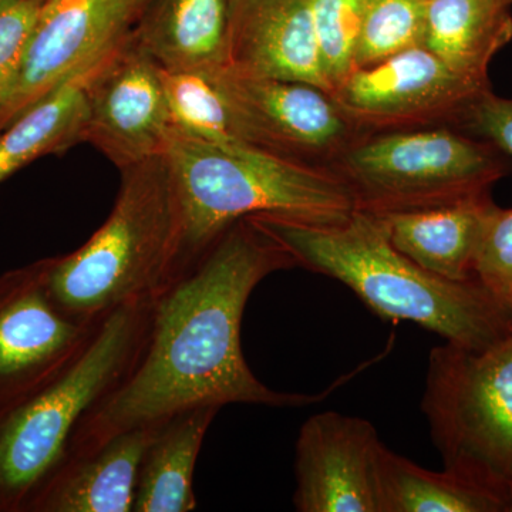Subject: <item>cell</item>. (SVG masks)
<instances>
[{"instance_id":"obj_1","label":"cell","mask_w":512,"mask_h":512,"mask_svg":"<svg viewBox=\"0 0 512 512\" xmlns=\"http://www.w3.org/2000/svg\"><path fill=\"white\" fill-rule=\"evenodd\" d=\"M292 268V256L249 218L231 225L153 303L140 356L80 421L66 458L198 407H302L322 400L320 394L271 389L242 353L249 296L266 276Z\"/></svg>"},{"instance_id":"obj_2","label":"cell","mask_w":512,"mask_h":512,"mask_svg":"<svg viewBox=\"0 0 512 512\" xmlns=\"http://www.w3.org/2000/svg\"><path fill=\"white\" fill-rule=\"evenodd\" d=\"M298 268L348 286L386 320H409L464 348H484L512 330V311L480 282L431 274L390 241L379 215L355 210L335 224L254 215Z\"/></svg>"},{"instance_id":"obj_3","label":"cell","mask_w":512,"mask_h":512,"mask_svg":"<svg viewBox=\"0 0 512 512\" xmlns=\"http://www.w3.org/2000/svg\"><path fill=\"white\" fill-rule=\"evenodd\" d=\"M120 171L106 222L83 247L50 256V295L83 322H100L130 303H154L183 274V217L165 154Z\"/></svg>"},{"instance_id":"obj_4","label":"cell","mask_w":512,"mask_h":512,"mask_svg":"<svg viewBox=\"0 0 512 512\" xmlns=\"http://www.w3.org/2000/svg\"><path fill=\"white\" fill-rule=\"evenodd\" d=\"M164 154L183 217V274L244 218L269 214L335 224L356 210L349 185L328 165L175 130Z\"/></svg>"},{"instance_id":"obj_5","label":"cell","mask_w":512,"mask_h":512,"mask_svg":"<svg viewBox=\"0 0 512 512\" xmlns=\"http://www.w3.org/2000/svg\"><path fill=\"white\" fill-rule=\"evenodd\" d=\"M151 309L153 303H130L111 311L62 375L0 416V512L28 511L62 466L80 421L140 356Z\"/></svg>"},{"instance_id":"obj_6","label":"cell","mask_w":512,"mask_h":512,"mask_svg":"<svg viewBox=\"0 0 512 512\" xmlns=\"http://www.w3.org/2000/svg\"><path fill=\"white\" fill-rule=\"evenodd\" d=\"M329 168L349 185L356 210L382 215L487 194L508 158L490 141L437 126L360 137Z\"/></svg>"},{"instance_id":"obj_7","label":"cell","mask_w":512,"mask_h":512,"mask_svg":"<svg viewBox=\"0 0 512 512\" xmlns=\"http://www.w3.org/2000/svg\"><path fill=\"white\" fill-rule=\"evenodd\" d=\"M421 410L447 470L505 495L512 481V330L484 348L431 349Z\"/></svg>"},{"instance_id":"obj_8","label":"cell","mask_w":512,"mask_h":512,"mask_svg":"<svg viewBox=\"0 0 512 512\" xmlns=\"http://www.w3.org/2000/svg\"><path fill=\"white\" fill-rule=\"evenodd\" d=\"M49 269L45 258L0 275V416L62 375L99 325L56 305Z\"/></svg>"},{"instance_id":"obj_9","label":"cell","mask_w":512,"mask_h":512,"mask_svg":"<svg viewBox=\"0 0 512 512\" xmlns=\"http://www.w3.org/2000/svg\"><path fill=\"white\" fill-rule=\"evenodd\" d=\"M491 87L464 79L424 46L355 69L330 94L360 136L437 126H460Z\"/></svg>"},{"instance_id":"obj_10","label":"cell","mask_w":512,"mask_h":512,"mask_svg":"<svg viewBox=\"0 0 512 512\" xmlns=\"http://www.w3.org/2000/svg\"><path fill=\"white\" fill-rule=\"evenodd\" d=\"M83 143H90L119 170L161 156L174 126L161 67L133 29L104 57L87 82Z\"/></svg>"},{"instance_id":"obj_11","label":"cell","mask_w":512,"mask_h":512,"mask_svg":"<svg viewBox=\"0 0 512 512\" xmlns=\"http://www.w3.org/2000/svg\"><path fill=\"white\" fill-rule=\"evenodd\" d=\"M137 0H50L40 13L18 77L0 106V131L84 67L107 55L136 25Z\"/></svg>"},{"instance_id":"obj_12","label":"cell","mask_w":512,"mask_h":512,"mask_svg":"<svg viewBox=\"0 0 512 512\" xmlns=\"http://www.w3.org/2000/svg\"><path fill=\"white\" fill-rule=\"evenodd\" d=\"M251 146L303 163L330 165L359 140L328 92L302 82L217 69Z\"/></svg>"},{"instance_id":"obj_13","label":"cell","mask_w":512,"mask_h":512,"mask_svg":"<svg viewBox=\"0 0 512 512\" xmlns=\"http://www.w3.org/2000/svg\"><path fill=\"white\" fill-rule=\"evenodd\" d=\"M382 446L376 427L362 417L323 412L306 420L295 447V510L380 512Z\"/></svg>"},{"instance_id":"obj_14","label":"cell","mask_w":512,"mask_h":512,"mask_svg":"<svg viewBox=\"0 0 512 512\" xmlns=\"http://www.w3.org/2000/svg\"><path fill=\"white\" fill-rule=\"evenodd\" d=\"M225 67L332 93L320 62L311 0H232Z\"/></svg>"},{"instance_id":"obj_15","label":"cell","mask_w":512,"mask_h":512,"mask_svg":"<svg viewBox=\"0 0 512 512\" xmlns=\"http://www.w3.org/2000/svg\"><path fill=\"white\" fill-rule=\"evenodd\" d=\"M156 426L124 431L90 453L66 458L37 491L28 511H133L138 473Z\"/></svg>"},{"instance_id":"obj_16","label":"cell","mask_w":512,"mask_h":512,"mask_svg":"<svg viewBox=\"0 0 512 512\" xmlns=\"http://www.w3.org/2000/svg\"><path fill=\"white\" fill-rule=\"evenodd\" d=\"M495 208L487 192L441 207L379 217L402 254L440 278L467 282L474 281L478 249Z\"/></svg>"},{"instance_id":"obj_17","label":"cell","mask_w":512,"mask_h":512,"mask_svg":"<svg viewBox=\"0 0 512 512\" xmlns=\"http://www.w3.org/2000/svg\"><path fill=\"white\" fill-rule=\"evenodd\" d=\"M232 0H148L133 35L170 72L227 64Z\"/></svg>"},{"instance_id":"obj_18","label":"cell","mask_w":512,"mask_h":512,"mask_svg":"<svg viewBox=\"0 0 512 512\" xmlns=\"http://www.w3.org/2000/svg\"><path fill=\"white\" fill-rule=\"evenodd\" d=\"M511 40L505 0H427L423 46L478 86L491 87L490 64Z\"/></svg>"},{"instance_id":"obj_19","label":"cell","mask_w":512,"mask_h":512,"mask_svg":"<svg viewBox=\"0 0 512 512\" xmlns=\"http://www.w3.org/2000/svg\"><path fill=\"white\" fill-rule=\"evenodd\" d=\"M218 412L220 407H198L157 424L138 473L134 512H188L197 508L195 466Z\"/></svg>"},{"instance_id":"obj_20","label":"cell","mask_w":512,"mask_h":512,"mask_svg":"<svg viewBox=\"0 0 512 512\" xmlns=\"http://www.w3.org/2000/svg\"><path fill=\"white\" fill-rule=\"evenodd\" d=\"M107 55L74 74L0 131V184L39 158L83 143L84 93Z\"/></svg>"},{"instance_id":"obj_21","label":"cell","mask_w":512,"mask_h":512,"mask_svg":"<svg viewBox=\"0 0 512 512\" xmlns=\"http://www.w3.org/2000/svg\"><path fill=\"white\" fill-rule=\"evenodd\" d=\"M380 512H505V495L444 468L441 473L380 448Z\"/></svg>"},{"instance_id":"obj_22","label":"cell","mask_w":512,"mask_h":512,"mask_svg":"<svg viewBox=\"0 0 512 512\" xmlns=\"http://www.w3.org/2000/svg\"><path fill=\"white\" fill-rule=\"evenodd\" d=\"M161 74L175 131L221 146H251L217 69Z\"/></svg>"},{"instance_id":"obj_23","label":"cell","mask_w":512,"mask_h":512,"mask_svg":"<svg viewBox=\"0 0 512 512\" xmlns=\"http://www.w3.org/2000/svg\"><path fill=\"white\" fill-rule=\"evenodd\" d=\"M427 0H365L355 69L373 66L423 46Z\"/></svg>"},{"instance_id":"obj_24","label":"cell","mask_w":512,"mask_h":512,"mask_svg":"<svg viewBox=\"0 0 512 512\" xmlns=\"http://www.w3.org/2000/svg\"><path fill=\"white\" fill-rule=\"evenodd\" d=\"M311 6L320 62L333 93L355 70L365 0H311Z\"/></svg>"},{"instance_id":"obj_25","label":"cell","mask_w":512,"mask_h":512,"mask_svg":"<svg viewBox=\"0 0 512 512\" xmlns=\"http://www.w3.org/2000/svg\"><path fill=\"white\" fill-rule=\"evenodd\" d=\"M474 279L512 311V208L497 205L478 249Z\"/></svg>"},{"instance_id":"obj_26","label":"cell","mask_w":512,"mask_h":512,"mask_svg":"<svg viewBox=\"0 0 512 512\" xmlns=\"http://www.w3.org/2000/svg\"><path fill=\"white\" fill-rule=\"evenodd\" d=\"M47 0H0V106L18 77Z\"/></svg>"},{"instance_id":"obj_27","label":"cell","mask_w":512,"mask_h":512,"mask_svg":"<svg viewBox=\"0 0 512 512\" xmlns=\"http://www.w3.org/2000/svg\"><path fill=\"white\" fill-rule=\"evenodd\" d=\"M457 128L490 141L512 161V97L497 96L493 89L481 93Z\"/></svg>"},{"instance_id":"obj_28","label":"cell","mask_w":512,"mask_h":512,"mask_svg":"<svg viewBox=\"0 0 512 512\" xmlns=\"http://www.w3.org/2000/svg\"><path fill=\"white\" fill-rule=\"evenodd\" d=\"M505 512H512V481L505 488Z\"/></svg>"},{"instance_id":"obj_29","label":"cell","mask_w":512,"mask_h":512,"mask_svg":"<svg viewBox=\"0 0 512 512\" xmlns=\"http://www.w3.org/2000/svg\"><path fill=\"white\" fill-rule=\"evenodd\" d=\"M138 5H140V9L143 10L144 6L147 5L148 0H137Z\"/></svg>"},{"instance_id":"obj_30","label":"cell","mask_w":512,"mask_h":512,"mask_svg":"<svg viewBox=\"0 0 512 512\" xmlns=\"http://www.w3.org/2000/svg\"><path fill=\"white\" fill-rule=\"evenodd\" d=\"M505 2L510 3V5L512 6V0H505Z\"/></svg>"},{"instance_id":"obj_31","label":"cell","mask_w":512,"mask_h":512,"mask_svg":"<svg viewBox=\"0 0 512 512\" xmlns=\"http://www.w3.org/2000/svg\"><path fill=\"white\" fill-rule=\"evenodd\" d=\"M47 2H50V0H47Z\"/></svg>"}]
</instances>
